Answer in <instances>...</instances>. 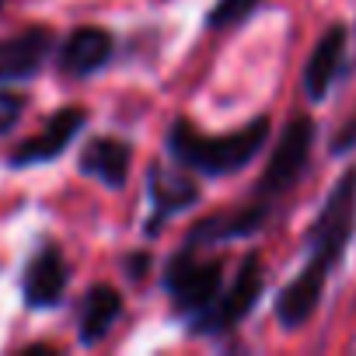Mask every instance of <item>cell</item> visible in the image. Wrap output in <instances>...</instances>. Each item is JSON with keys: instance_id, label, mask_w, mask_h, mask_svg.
Masks as SVG:
<instances>
[{"instance_id": "17", "label": "cell", "mask_w": 356, "mask_h": 356, "mask_svg": "<svg viewBox=\"0 0 356 356\" xmlns=\"http://www.w3.org/2000/svg\"><path fill=\"white\" fill-rule=\"evenodd\" d=\"M356 147V115L349 119V122H342V129L335 133V140L328 143V154L332 157H342V154H349Z\"/></svg>"}, {"instance_id": "1", "label": "cell", "mask_w": 356, "mask_h": 356, "mask_svg": "<svg viewBox=\"0 0 356 356\" xmlns=\"http://www.w3.org/2000/svg\"><path fill=\"white\" fill-rule=\"evenodd\" d=\"M353 238H356V161L346 164V171L325 193V200L304 234L307 259L297 269V276L290 283H283L276 293L273 314L283 332H300L318 314L328 280L346 262Z\"/></svg>"}, {"instance_id": "4", "label": "cell", "mask_w": 356, "mask_h": 356, "mask_svg": "<svg viewBox=\"0 0 356 356\" xmlns=\"http://www.w3.org/2000/svg\"><path fill=\"white\" fill-rule=\"evenodd\" d=\"M314 140H318V122L311 112H297L286 119V126L276 136V147L269 150V161L255 182V200H269L280 203L283 196H290L297 189V182L311 168V154H314Z\"/></svg>"}, {"instance_id": "19", "label": "cell", "mask_w": 356, "mask_h": 356, "mask_svg": "<svg viewBox=\"0 0 356 356\" xmlns=\"http://www.w3.org/2000/svg\"><path fill=\"white\" fill-rule=\"evenodd\" d=\"M4 4H8V0H0V11H4Z\"/></svg>"}, {"instance_id": "14", "label": "cell", "mask_w": 356, "mask_h": 356, "mask_svg": "<svg viewBox=\"0 0 356 356\" xmlns=\"http://www.w3.org/2000/svg\"><path fill=\"white\" fill-rule=\"evenodd\" d=\"M126 311L122 293L112 283H91L81 293V307H77V342L81 349H95L108 339V332L119 325Z\"/></svg>"}, {"instance_id": "16", "label": "cell", "mask_w": 356, "mask_h": 356, "mask_svg": "<svg viewBox=\"0 0 356 356\" xmlns=\"http://www.w3.org/2000/svg\"><path fill=\"white\" fill-rule=\"evenodd\" d=\"M25 105H29V98L22 91L0 88V136H8V133L18 129V122L25 115Z\"/></svg>"}, {"instance_id": "5", "label": "cell", "mask_w": 356, "mask_h": 356, "mask_svg": "<svg viewBox=\"0 0 356 356\" xmlns=\"http://www.w3.org/2000/svg\"><path fill=\"white\" fill-rule=\"evenodd\" d=\"M262 290H266V269H262V255L252 248V252L241 259L234 280H231V283L224 280V286H220V293L213 297V304H210L207 311H200L196 318L186 321V332H189V335H200V339L231 335V332L255 311V304L262 300Z\"/></svg>"}, {"instance_id": "18", "label": "cell", "mask_w": 356, "mask_h": 356, "mask_svg": "<svg viewBox=\"0 0 356 356\" xmlns=\"http://www.w3.org/2000/svg\"><path fill=\"white\" fill-rule=\"evenodd\" d=\"M147 266H150V252H147V248L122 255V269H126V276H129V280H143Z\"/></svg>"}, {"instance_id": "12", "label": "cell", "mask_w": 356, "mask_h": 356, "mask_svg": "<svg viewBox=\"0 0 356 356\" xmlns=\"http://www.w3.org/2000/svg\"><path fill=\"white\" fill-rule=\"evenodd\" d=\"M53 49H56V35L46 25H32L15 35H4L0 39V84L32 81L53 60Z\"/></svg>"}, {"instance_id": "7", "label": "cell", "mask_w": 356, "mask_h": 356, "mask_svg": "<svg viewBox=\"0 0 356 356\" xmlns=\"http://www.w3.org/2000/svg\"><path fill=\"white\" fill-rule=\"evenodd\" d=\"M70 290V262L60 241L42 238L22 266V300L29 311H53Z\"/></svg>"}, {"instance_id": "8", "label": "cell", "mask_w": 356, "mask_h": 356, "mask_svg": "<svg viewBox=\"0 0 356 356\" xmlns=\"http://www.w3.org/2000/svg\"><path fill=\"white\" fill-rule=\"evenodd\" d=\"M88 126V108L81 105H63L60 112H53L42 129L29 140H22L11 154H8V168L22 171V168H39V164H53L56 157H63L74 140L84 133Z\"/></svg>"}, {"instance_id": "10", "label": "cell", "mask_w": 356, "mask_h": 356, "mask_svg": "<svg viewBox=\"0 0 356 356\" xmlns=\"http://www.w3.org/2000/svg\"><path fill=\"white\" fill-rule=\"evenodd\" d=\"M346 56H349V25L332 22L318 35V42L300 70V88H304L307 105H321L335 91V84L342 81V70H346Z\"/></svg>"}, {"instance_id": "2", "label": "cell", "mask_w": 356, "mask_h": 356, "mask_svg": "<svg viewBox=\"0 0 356 356\" xmlns=\"http://www.w3.org/2000/svg\"><path fill=\"white\" fill-rule=\"evenodd\" d=\"M269 136H273L269 115H255V119H248L245 126H238L224 136H210L193 119L175 115L168 133H164V150H168V161H175L178 168H186L193 175L231 178V175L245 171L266 150Z\"/></svg>"}, {"instance_id": "9", "label": "cell", "mask_w": 356, "mask_h": 356, "mask_svg": "<svg viewBox=\"0 0 356 356\" xmlns=\"http://www.w3.org/2000/svg\"><path fill=\"white\" fill-rule=\"evenodd\" d=\"M276 213V203L269 200H248L234 210H224V213H210L203 220H196L189 231H186V245H196V248H210V245H231V241H248L255 234L266 231V224L273 220Z\"/></svg>"}, {"instance_id": "13", "label": "cell", "mask_w": 356, "mask_h": 356, "mask_svg": "<svg viewBox=\"0 0 356 356\" xmlns=\"http://www.w3.org/2000/svg\"><path fill=\"white\" fill-rule=\"evenodd\" d=\"M129 168H133V143L122 136H88L77 154V171L91 182L119 193L129 182Z\"/></svg>"}, {"instance_id": "15", "label": "cell", "mask_w": 356, "mask_h": 356, "mask_svg": "<svg viewBox=\"0 0 356 356\" xmlns=\"http://www.w3.org/2000/svg\"><path fill=\"white\" fill-rule=\"evenodd\" d=\"M266 0H217V4L207 11V29L210 32H227V29H238L245 25Z\"/></svg>"}, {"instance_id": "11", "label": "cell", "mask_w": 356, "mask_h": 356, "mask_svg": "<svg viewBox=\"0 0 356 356\" xmlns=\"http://www.w3.org/2000/svg\"><path fill=\"white\" fill-rule=\"evenodd\" d=\"M53 53H56V70L63 77L84 81L108 67V60L115 53V39L102 25H77L74 32H67L63 42H56Z\"/></svg>"}, {"instance_id": "6", "label": "cell", "mask_w": 356, "mask_h": 356, "mask_svg": "<svg viewBox=\"0 0 356 356\" xmlns=\"http://www.w3.org/2000/svg\"><path fill=\"white\" fill-rule=\"evenodd\" d=\"M200 182H196V175L186 171V168H178L175 161H154L147 168V200H150V217L143 224V234L147 238H157L161 227L178 217L182 210H193L200 203Z\"/></svg>"}, {"instance_id": "3", "label": "cell", "mask_w": 356, "mask_h": 356, "mask_svg": "<svg viewBox=\"0 0 356 356\" xmlns=\"http://www.w3.org/2000/svg\"><path fill=\"white\" fill-rule=\"evenodd\" d=\"M161 286L171 300V311L178 318H196L213 304V297L224 286V255H203L196 245H178L161 273Z\"/></svg>"}]
</instances>
